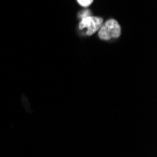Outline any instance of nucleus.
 Listing matches in <instances>:
<instances>
[{"label":"nucleus","mask_w":157,"mask_h":157,"mask_svg":"<svg viewBox=\"0 0 157 157\" xmlns=\"http://www.w3.org/2000/svg\"><path fill=\"white\" fill-rule=\"evenodd\" d=\"M90 15H92V12L90 10H85L80 11V13L78 14V18L82 19V18H85V17H88Z\"/></svg>","instance_id":"4"},{"label":"nucleus","mask_w":157,"mask_h":157,"mask_svg":"<svg viewBox=\"0 0 157 157\" xmlns=\"http://www.w3.org/2000/svg\"><path fill=\"white\" fill-rule=\"evenodd\" d=\"M104 23V19L99 16L90 15L80 19L78 24V31L83 36H91L96 33Z\"/></svg>","instance_id":"2"},{"label":"nucleus","mask_w":157,"mask_h":157,"mask_svg":"<svg viewBox=\"0 0 157 157\" xmlns=\"http://www.w3.org/2000/svg\"><path fill=\"white\" fill-rule=\"evenodd\" d=\"M76 2L83 8H88L93 3V0H76Z\"/></svg>","instance_id":"3"},{"label":"nucleus","mask_w":157,"mask_h":157,"mask_svg":"<svg viewBox=\"0 0 157 157\" xmlns=\"http://www.w3.org/2000/svg\"><path fill=\"white\" fill-rule=\"evenodd\" d=\"M98 37L102 40H116L121 35V26L116 19H108L104 22L97 31Z\"/></svg>","instance_id":"1"}]
</instances>
